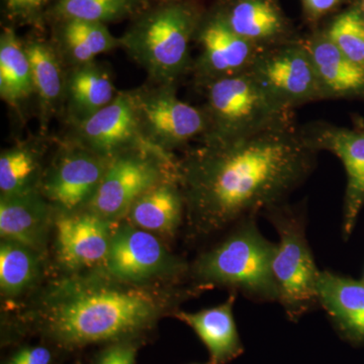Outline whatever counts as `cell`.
<instances>
[{
  "label": "cell",
  "mask_w": 364,
  "mask_h": 364,
  "mask_svg": "<svg viewBox=\"0 0 364 364\" xmlns=\"http://www.w3.org/2000/svg\"><path fill=\"white\" fill-rule=\"evenodd\" d=\"M49 0H4L7 11L11 16L31 18L42 11Z\"/></svg>",
  "instance_id": "cell-33"
},
{
  "label": "cell",
  "mask_w": 364,
  "mask_h": 364,
  "mask_svg": "<svg viewBox=\"0 0 364 364\" xmlns=\"http://www.w3.org/2000/svg\"><path fill=\"white\" fill-rule=\"evenodd\" d=\"M186 215V203L177 176L160 182L132 205L128 217L133 226L159 234H176Z\"/></svg>",
  "instance_id": "cell-23"
},
{
  "label": "cell",
  "mask_w": 364,
  "mask_h": 364,
  "mask_svg": "<svg viewBox=\"0 0 364 364\" xmlns=\"http://www.w3.org/2000/svg\"><path fill=\"white\" fill-rule=\"evenodd\" d=\"M195 42L200 54L193 60L191 72L200 88L219 79L250 71L264 51L234 33L214 9L203 14Z\"/></svg>",
  "instance_id": "cell-11"
},
{
  "label": "cell",
  "mask_w": 364,
  "mask_h": 364,
  "mask_svg": "<svg viewBox=\"0 0 364 364\" xmlns=\"http://www.w3.org/2000/svg\"><path fill=\"white\" fill-rule=\"evenodd\" d=\"M109 159L73 141H67L42 176L40 191L64 214L88 207L97 193Z\"/></svg>",
  "instance_id": "cell-10"
},
{
  "label": "cell",
  "mask_w": 364,
  "mask_h": 364,
  "mask_svg": "<svg viewBox=\"0 0 364 364\" xmlns=\"http://www.w3.org/2000/svg\"><path fill=\"white\" fill-rule=\"evenodd\" d=\"M195 364H200V363H195ZM205 364H210V363H205Z\"/></svg>",
  "instance_id": "cell-36"
},
{
  "label": "cell",
  "mask_w": 364,
  "mask_h": 364,
  "mask_svg": "<svg viewBox=\"0 0 364 364\" xmlns=\"http://www.w3.org/2000/svg\"><path fill=\"white\" fill-rule=\"evenodd\" d=\"M76 364H80V363H76Z\"/></svg>",
  "instance_id": "cell-37"
},
{
  "label": "cell",
  "mask_w": 364,
  "mask_h": 364,
  "mask_svg": "<svg viewBox=\"0 0 364 364\" xmlns=\"http://www.w3.org/2000/svg\"><path fill=\"white\" fill-rule=\"evenodd\" d=\"M167 301L160 294L112 277H74L50 287L33 326L56 348L77 350L138 338L157 322Z\"/></svg>",
  "instance_id": "cell-2"
},
{
  "label": "cell",
  "mask_w": 364,
  "mask_h": 364,
  "mask_svg": "<svg viewBox=\"0 0 364 364\" xmlns=\"http://www.w3.org/2000/svg\"><path fill=\"white\" fill-rule=\"evenodd\" d=\"M250 73L267 97L287 111L326 100L304 38L265 49Z\"/></svg>",
  "instance_id": "cell-8"
},
{
  "label": "cell",
  "mask_w": 364,
  "mask_h": 364,
  "mask_svg": "<svg viewBox=\"0 0 364 364\" xmlns=\"http://www.w3.org/2000/svg\"><path fill=\"white\" fill-rule=\"evenodd\" d=\"M114 222L95 213H71L57 220L59 259L70 269L105 262L111 243Z\"/></svg>",
  "instance_id": "cell-16"
},
{
  "label": "cell",
  "mask_w": 364,
  "mask_h": 364,
  "mask_svg": "<svg viewBox=\"0 0 364 364\" xmlns=\"http://www.w3.org/2000/svg\"><path fill=\"white\" fill-rule=\"evenodd\" d=\"M323 28L347 58L364 69V18L355 2L335 14Z\"/></svg>",
  "instance_id": "cell-29"
},
{
  "label": "cell",
  "mask_w": 364,
  "mask_h": 364,
  "mask_svg": "<svg viewBox=\"0 0 364 364\" xmlns=\"http://www.w3.org/2000/svg\"><path fill=\"white\" fill-rule=\"evenodd\" d=\"M279 235L272 261L277 301L296 323L318 308V269L306 234L305 212L284 203L265 212Z\"/></svg>",
  "instance_id": "cell-6"
},
{
  "label": "cell",
  "mask_w": 364,
  "mask_h": 364,
  "mask_svg": "<svg viewBox=\"0 0 364 364\" xmlns=\"http://www.w3.org/2000/svg\"><path fill=\"white\" fill-rule=\"evenodd\" d=\"M277 244L261 234L256 219L245 220L198 256L191 272L198 287H223L256 303L277 301L272 273Z\"/></svg>",
  "instance_id": "cell-4"
},
{
  "label": "cell",
  "mask_w": 364,
  "mask_h": 364,
  "mask_svg": "<svg viewBox=\"0 0 364 364\" xmlns=\"http://www.w3.org/2000/svg\"><path fill=\"white\" fill-rule=\"evenodd\" d=\"M136 340H122L107 344L98 353L95 364H135L139 348Z\"/></svg>",
  "instance_id": "cell-30"
},
{
  "label": "cell",
  "mask_w": 364,
  "mask_h": 364,
  "mask_svg": "<svg viewBox=\"0 0 364 364\" xmlns=\"http://www.w3.org/2000/svg\"><path fill=\"white\" fill-rule=\"evenodd\" d=\"M37 251L11 241L0 246V287L6 296H18L38 275Z\"/></svg>",
  "instance_id": "cell-27"
},
{
  "label": "cell",
  "mask_w": 364,
  "mask_h": 364,
  "mask_svg": "<svg viewBox=\"0 0 364 364\" xmlns=\"http://www.w3.org/2000/svg\"><path fill=\"white\" fill-rule=\"evenodd\" d=\"M318 151L294 122L241 138L202 141L177 161L189 234L208 236L287 203Z\"/></svg>",
  "instance_id": "cell-1"
},
{
  "label": "cell",
  "mask_w": 364,
  "mask_h": 364,
  "mask_svg": "<svg viewBox=\"0 0 364 364\" xmlns=\"http://www.w3.org/2000/svg\"><path fill=\"white\" fill-rule=\"evenodd\" d=\"M140 0H57L54 13L65 20L111 23L135 14Z\"/></svg>",
  "instance_id": "cell-28"
},
{
  "label": "cell",
  "mask_w": 364,
  "mask_h": 364,
  "mask_svg": "<svg viewBox=\"0 0 364 364\" xmlns=\"http://www.w3.org/2000/svg\"><path fill=\"white\" fill-rule=\"evenodd\" d=\"M214 11L234 33L262 50L298 37L277 0H220Z\"/></svg>",
  "instance_id": "cell-15"
},
{
  "label": "cell",
  "mask_w": 364,
  "mask_h": 364,
  "mask_svg": "<svg viewBox=\"0 0 364 364\" xmlns=\"http://www.w3.org/2000/svg\"><path fill=\"white\" fill-rule=\"evenodd\" d=\"M109 67L97 61L67 68L65 102L71 126L111 104L117 95Z\"/></svg>",
  "instance_id": "cell-20"
},
{
  "label": "cell",
  "mask_w": 364,
  "mask_h": 364,
  "mask_svg": "<svg viewBox=\"0 0 364 364\" xmlns=\"http://www.w3.org/2000/svg\"><path fill=\"white\" fill-rule=\"evenodd\" d=\"M304 18L313 28H318V23L350 0H299Z\"/></svg>",
  "instance_id": "cell-31"
},
{
  "label": "cell",
  "mask_w": 364,
  "mask_h": 364,
  "mask_svg": "<svg viewBox=\"0 0 364 364\" xmlns=\"http://www.w3.org/2000/svg\"><path fill=\"white\" fill-rule=\"evenodd\" d=\"M304 41L326 100H364V69L347 58L333 44L324 28H313Z\"/></svg>",
  "instance_id": "cell-18"
},
{
  "label": "cell",
  "mask_w": 364,
  "mask_h": 364,
  "mask_svg": "<svg viewBox=\"0 0 364 364\" xmlns=\"http://www.w3.org/2000/svg\"><path fill=\"white\" fill-rule=\"evenodd\" d=\"M35 95L32 70L21 42L14 28H6L0 37V97L18 107Z\"/></svg>",
  "instance_id": "cell-25"
},
{
  "label": "cell",
  "mask_w": 364,
  "mask_h": 364,
  "mask_svg": "<svg viewBox=\"0 0 364 364\" xmlns=\"http://www.w3.org/2000/svg\"><path fill=\"white\" fill-rule=\"evenodd\" d=\"M177 176V161L154 146L124 151L109 159L88 210L109 221L127 217L133 203L160 182Z\"/></svg>",
  "instance_id": "cell-7"
},
{
  "label": "cell",
  "mask_w": 364,
  "mask_h": 364,
  "mask_svg": "<svg viewBox=\"0 0 364 364\" xmlns=\"http://www.w3.org/2000/svg\"><path fill=\"white\" fill-rule=\"evenodd\" d=\"M109 277L128 284L145 282L157 275H176L186 269L170 255L151 232L133 225L114 230L104 262Z\"/></svg>",
  "instance_id": "cell-12"
},
{
  "label": "cell",
  "mask_w": 364,
  "mask_h": 364,
  "mask_svg": "<svg viewBox=\"0 0 364 364\" xmlns=\"http://www.w3.org/2000/svg\"><path fill=\"white\" fill-rule=\"evenodd\" d=\"M203 16L193 0H170L141 14L119 38L121 48L147 72L151 83L176 86L191 72V45Z\"/></svg>",
  "instance_id": "cell-3"
},
{
  "label": "cell",
  "mask_w": 364,
  "mask_h": 364,
  "mask_svg": "<svg viewBox=\"0 0 364 364\" xmlns=\"http://www.w3.org/2000/svg\"><path fill=\"white\" fill-rule=\"evenodd\" d=\"M314 149L339 158L346 171L342 234L348 239L364 207V123L354 128L313 123L301 129Z\"/></svg>",
  "instance_id": "cell-13"
},
{
  "label": "cell",
  "mask_w": 364,
  "mask_h": 364,
  "mask_svg": "<svg viewBox=\"0 0 364 364\" xmlns=\"http://www.w3.org/2000/svg\"><path fill=\"white\" fill-rule=\"evenodd\" d=\"M361 280H363V282H364V273H363V279H361Z\"/></svg>",
  "instance_id": "cell-35"
},
{
  "label": "cell",
  "mask_w": 364,
  "mask_h": 364,
  "mask_svg": "<svg viewBox=\"0 0 364 364\" xmlns=\"http://www.w3.org/2000/svg\"><path fill=\"white\" fill-rule=\"evenodd\" d=\"M203 90L207 130L202 141L231 140L294 122V112L273 102L250 71L219 79Z\"/></svg>",
  "instance_id": "cell-5"
},
{
  "label": "cell",
  "mask_w": 364,
  "mask_h": 364,
  "mask_svg": "<svg viewBox=\"0 0 364 364\" xmlns=\"http://www.w3.org/2000/svg\"><path fill=\"white\" fill-rule=\"evenodd\" d=\"M354 2H355L356 6H358L359 11L363 14L364 18V0H355Z\"/></svg>",
  "instance_id": "cell-34"
},
{
  "label": "cell",
  "mask_w": 364,
  "mask_h": 364,
  "mask_svg": "<svg viewBox=\"0 0 364 364\" xmlns=\"http://www.w3.org/2000/svg\"><path fill=\"white\" fill-rule=\"evenodd\" d=\"M30 61L33 90L39 102L42 128L65 102L67 69L56 46L44 40L25 43Z\"/></svg>",
  "instance_id": "cell-22"
},
{
  "label": "cell",
  "mask_w": 364,
  "mask_h": 364,
  "mask_svg": "<svg viewBox=\"0 0 364 364\" xmlns=\"http://www.w3.org/2000/svg\"><path fill=\"white\" fill-rule=\"evenodd\" d=\"M54 352L45 345L25 346L14 351L4 364H54Z\"/></svg>",
  "instance_id": "cell-32"
},
{
  "label": "cell",
  "mask_w": 364,
  "mask_h": 364,
  "mask_svg": "<svg viewBox=\"0 0 364 364\" xmlns=\"http://www.w3.org/2000/svg\"><path fill=\"white\" fill-rule=\"evenodd\" d=\"M176 88L153 85L131 90L144 138L150 145L168 153L196 136L202 138L207 130L202 107L182 102Z\"/></svg>",
  "instance_id": "cell-9"
},
{
  "label": "cell",
  "mask_w": 364,
  "mask_h": 364,
  "mask_svg": "<svg viewBox=\"0 0 364 364\" xmlns=\"http://www.w3.org/2000/svg\"><path fill=\"white\" fill-rule=\"evenodd\" d=\"M49 205L40 189L23 195L1 196L0 235L6 241L38 251L44 242Z\"/></svg>",
  "instance_id": "cell-21"
},
{
  "label": "cell",
  "mask_w": 364,
  "mask_h": 364,
  "mask_svg": "<svg viewBox=\"0 0 364 364\" xmlns=\"http://www.w3.org/2000/svg\"><path fill=\"white\" fill-rule=\"evenodd\" d=\"M42 150L36 143L20 144L2 151L0 156L1 196L23 195L40 189Z\"/></svg>",
  "instance_id": "cell-26"
},
{
  "label": "cell",
  "mask_w": 364,
  "mask_h": 364,
  "mask_svg": "<svg viewBox=\"0 0 364 364\" xmlns=\"http://www.w3.org/2000/svg\"><path fill=\"white\" fill-rule=\"evenodd\" d=\"M69 140L107 158L124 151L152 146L141 131L131 91H119L111 104L72 126Z\"/></svg>",
  "instance_id": "cell-14"
},
{
  "label": "cell",
  "mask_w": 364,
  "mask_h": 364,
  "mask_svg": "<svg viewBox=\"0 0 364 364\" xmlns=\"http://www.w3.org/2000/svg\"><path fill=\"white\" fill-rule=\"evenodd\" d=\"M237 294H230L226 301L198 312L177 311L174 316L191 327L207 347L210 364H228L244 352L234 318Z\"/></svg>",
  "instance_id": "cell-19"
},
{
  "label": "cell",
  "mask_w": 364,
  "mask_h": 364,
  "mask_svg": "<svg viewBox=\"0 0 364 364\" xmlns=\"http://www.w3.org/2000/svg\"><path fill=\"white\" fill-rule=\"evenodd\" d=\"M55 46L67 68H71L95 61L98 55L121 48V43L104 23L65 20L61 21Z\"/></svg>",
  "instance_id": "cell-24"
},
{
  "label": "cell",
  "mask_w": 364,
  "mask_h": 364,
  "mask_svg": "<svg viewBox=\"0 0 364 364\" xmlns=\"http://www.w3.org/2000/svg\"><path fill=\"white\" fill-rule=\"evenodd\" d=\"M318 306L324 309L339 336L364 345V282L322 270L318 282Z\"/></svg>",
  "instance_id": "cell-17"
}]
</instances>
